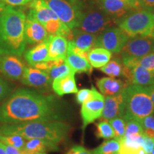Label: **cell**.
<instances>
[{
	"label": "cell",
	"instance_id": "6da1fadb",
	"mask_svg": "<svg viewBox=\"0 0 154 154\" xmlns=\"http://www.w3.org/2000/svg\"><path fill=\"white\" fill-rule=\"evenodd\" d=\"M63 117L61 105L54 96L26 88L15 91L0 106V124L61 121Z\"/></svg>",
	"mask_w": 154,
	"mask_h": 154
},
{
	"label": "cell",
	"instance_id": "7a4b0ae2",
	"mask_svg": "<svg viewBox=\"0 0 154 154\" xmlns=\"http://www.w3.org/2000/svg\"><path fill=\"white\" fill-rule=\"evenodd\" d=\"M26 16L22 11L7 6L0 13V53L22 56L26 47Z\"/></svg>",
	"mask_w": 154,
	"mask_h": 154
},
{
	"label": "cell",
	"instance_id": "3957f363",
	"mask_svg": "<svg viewBox=\"0 0 154 154\" xmlns=\"http://www.w3.org/2000/svg\"><path fill=\"white\" fill-rule=\"evenodd\" d=\"M70 126L61 121H37L19 124H0V133L16 134L26 139L39 138L59 143L68 136Z\"/></svg>",
	"mask_w": 154,
	"mask_h": 154
},
{
	"label": "cell",
	"instance_id": "277c9868",
	"mask_svg": "<svg viewBox=\"0 0 154 154\" xmlns=\"http://www.w3.org/2000/svg\"><path fill=\"white\" fill-rule=\"evenodd\" d=\"M125 112L123 118L140 122L154 113V106L147 88L128 84L125 88Z\"/></svg>",
	"mask_w": 154,
	"mask_h": 154
},
{
	"label": "cell",
	"instance_id": "5b68a950",
	"mask_svg": "<svg viewBox=\"0 0 154 154\" xmlns=\"http://www.w3.org/2000/svg\"><path fill=\"white\" fill-rule=\"evenodd\" d=\"M117 24L129 38L146 36L154 38V16L150 9H136L119 19Z\"/></svg>",
	"mask_w": 154,
	"mask_h": 154
},
{
	"label": "cell",
	"instance_id": "8992f818",
	"mask_svg": "<svg viewBox=\"0 0 154 154\" xmlns=\"http://www.w3.org/2000/svg\"><path fill=\"white\" fill-rule=\"evenodd\" d=\"M61 22L71 29L76 28L84 5L82 0H44Z\"/></svg>",
	"mask_w": 154,
	"mask_h": 154
},
{
	"label": "cell",
	"instance_id": "52a82bcc",
	"mask_svg": "<svg viewBox=\"0 0 154 154\" xmlns=\"http://www.w3.org/2000/svg\"><path fill=\"white\" fill-rule=\"evenodd\" d=\"M116 21L110 15L105 12L101 7H91L87 9L84 8L79 22L76 28L98 35L106 29L112 26Z\"/></svg>",
	"mask_w": 154,
	"mask_h": 154
},
{
	"label": "cell",
	"instance_id": "ba28073f",
	"mask_svg": "<svg viewBox=\"0 0 154 154\" xmlns=\"http://www.w3.org/2000/svg\"><path fill=\"white\" fill-rule=\"evenodd\" d=\"M154 52V38L146 36L130 38L120 51L122 62L136 60Z\"/></svg>",
	"mask_w": 154,
	"mask_h": 154
},
{
	"label": "cell",
	"instance_id": "9c48e42d",
	"mask_svg": "<svg viewBox=\"0 0 154 154\" xmlns=\"http://www.w3.org/2000/svg\"><path fill=\"white\" fill-rule=\"evenodd\" d=\"M129 38L119 27L110 26L98 34L95 47L104 48L111 53H120Z\"/></svg>",
	"mask_w": 154,
	"mask_h": 154
},
{
	"label": "cell",
	"instance_id": "30bf717a",
	"mask_svg": "<svg viewBox=\"0 0 154 154\" xmlns=\"http://www.w3.org/2000/svg\"><path fill=\"white\" fill-rule=\"evenodd\" d=\"M104 104V96L96 90L94 96L91 99L82 104L81 108V116L83 121L82 130H84L88 125L92 124L97 119H99L102 114Z\"/></svg>",
	"mask_w": 154,
	"mask_h": 154
},
{
	"label": "cell",
	"instance_id": "8fae6325",
	"mask_svg": "<svg viewBox=\"0 0 154 154\" xmlns=\"http://www.w3.org/2000/svg\"><path fill=\"white\" fill-rule=\"evenodd\" d=\"M125 89L120 94L104 97V104L101 120L109 121L116 117L124 116L125 112Z\"/></svg>",
	"mask_w": 154,
	"mask_h": 154
},
{
	"label": "cell",
	"instance_id": "7c38bea8",
	"mask_svg": "<svg viewBox=\"0 0 154 154\" xmlns=\"http://www.w3.org/2000/svg\"><path fill=\"white\" fill-rule=\"evenodd\" d=\"M124 77L126 79L128 84H136L145 88L154 85V73L140 65L131 68L124 65Z\"/></svg>",
	"mask_w": 154,
	"mask_h": 154
},
{
	"label": "cell",
	"instance_id": "4fadbf2b",
	"mask_svg": "<svg viewBox=\"0 0 154 154\" xmlns=\"http://www.w3.org/2000/svg\"><path fill=\"white\" fill-rule=\"evenodd\" d=\"M49 34L36 19L27 15L24 26V36L26 43L39 44L47 39Z\"/></svg>",
	"mask_w": 154,
	"mask_h": 154
},
{
	"label": "cell",
	"instance_id": "5bb4252c",
	"mask_svg": "<svg viewBox=\"0 0 154 154\" xmlns=\"http://www.w3.org/2000/svg\"><path fill=\"white\" fill-rule=\"evenodd\" d=\"M21 79L24 85L35 88H47L52 82L47 72L35 67H26Z\"/></svg>",
	"mask_w": 154,
	"mask_h": 154
},
{
	"label": "cell",
	"instance_id": "9a60e30c",
	"mask_svg": "<svg viewBox=\"0 0 154 154\" xmlns=\"http://www.w3.org/2000/svg\"><path fill=\"white\" fill-rule=\"evenodd\" d=\"M25 68L24 63L15 55L6 54L0 59V71L9 79L22 78Z\"/></svg>",
	"mask_w": 154,
	"mask_h": 154
},
{
	"label": "cell",
	"instance_id": "2e32d148",
	"mask_svg": "<svg viewBox=\"0 0 154 154\" xmlns=\"http://www.w3.org/2000/svg\"><path fill=\"white\" fill-rule=\"evenodd\" d=\"M29 4L31 9L28 15L36 19L43 26L54 19H59L44 0H33Z\"/></svg>",
	"mask_w": 154,
	"mask_h": 154
},
{
	"label": "cell",
	"instance_id": "e0dca14e",
	"mask_svg": "<svg viewBox=\"0 0 154 154\" xmlns=\"http://www.w3.org/2000/svg\"><path fill=\"white\" fill-rule=\"evenodd\" d=\"M72 32V39L68 42V44L71 47L87 52L95 47L97 35L84 32L78 28L73 29Z\"/></svg>",
	"mask_w": 154,
	"mask_h": 154
},
{
	"label": "cell",
	"instance_id": "ac0fdd59",
	"mask_svg": "<svg viewBox=\"0 0 154 154\" xmlns=\"http://www.w3.org/2000/svg\"><path fill=\"white\" fill-rule=\"evenodd\" d=\"M48 41V60L65 59L68 50V40L60 35H49Z\"/></svg>",
	"mask_w": 154,
	"mask_h": 154
},
{
	"label": "cell",
	"instance_id": "d6986e66",
	"mask_svg": "<svg viewBox=\"0 0 154 154\" xmlns=\"http://www.w3.org/2000/svg\"><path fill=\"white\" fill-rule=\"evenodd\" d=\"M96 86L103 96H114L120 94L126 88L128 84L120 79L111 77H102L96 79Z\"/></svg>",
	"mask_w": 154,
	"mask_h": 154
},
{
	"label": "cell",
	"instance_id": "ffe728a7",
	"mask_svg": "<svg viewBox=\"0 0 154 154\" xmlns=\"http://www.w3.org/2000/svg\"><path fill=\"white\" fill-rule=\"evenodd\" d=\"M74 75L75 72L53 80L51 85L54 91L58 96H60L66 94H76L78 88H77Z\"/></svg>",
	"mask_w": 154,
	"mask_h": 154
},
{
	"label": "cell",
	"instance_id": "44dd1931",
	"mask_svg": "<svg viewBox=\"0 0 154 154\" xmlns=\"http://www.w3.org/2000/svg\"><path fill=\"white\" fill-rule=\"evenodd\" d=\"M49 37V36H48ZM48 53H49V41L47 40L38 44L24 54L26 61L30 66H34L37 63L48 60Z\"/></svg>",
	"mask_w": 154,
	"mask_h": 154
},
{
	"label": "cell",
	"instance_id": "7402d4cb",
	"mask_svg": "<svg viewBox=\"0 0 154 154\" xmlns=\"http://www.w3.org/2000/svg\"><path fill=\"white\" fill-rule=\"evenodd\" d=\"M100 7L105 12L115 19H121L126 16L130 10V7L121 0H102L100 1Z\"/></svg>",
	"mask_w": 154,
	"mask_h": 154
},
{
	"label": "cell",
	"instance_id": "603a6c76",
	"mask_svg": "<svg viewBox=\"0 0 154 154\" xmlns=\"http://www.w3.org/2000/svg\"><path fill=\"white\" fill-rule=\"evenodd\" d=\"M65 61L74 71L75 73H86L87 74H91L92 66L88 62V59L81 57L71 50H67Z\"/></svg>",
	"mask_w": 154,
	"mask_h": 154
},
{
	"label": "cell",
	"instance_id": "cb8c5ba5",
	"mask_svg": "<svg viewBox=\"0 0 154 154\" xmlns=\"http://www.w3.org/2000/svg\"><path fill=\"white\" fill-rule=\"evenodd\" d=\"M23 150L35 153L59 151L58 143L39 138H29L26 140Z\"/></svg>",
	"mask_w": 154,
	"mask_h": 154
},
{
	"label": "cell",
	"instance_id": "d4e9b609",
	"mask_svg": "<svg viewBox=\"0 0 154 154\" xmlns=\"http://www.w3.org/2000/svg\"><path fill=\"white\" fill-rule=\"evenodd\" d=\"M112 53L101 47L93 48L88 51L87 59L92 67L101 68L111 60Z\"/></svg>",
	"mask_w": 154,
	"mask_h": 154
},
{
	"label": "cell",
	"instance_id": "484cf974",
	"mask_svg": "<svg viewBox=\"0 0 154 154\" xmlns=\"http://www.w3.org/2000/svg\"><path fill=\"white\" fill-rule=\"evenodd\" d=\"M100 70L111 78L124 77V64L117 59H112L100 68Z\"/></svg>",
	"mask_w": 154,
	"mask_h": 154
},
{
	"label": "cell",
	"instance_id": "4316f807",
	"mask_svg": "<svg viewBox=\"0 0 154 154\" xmlns=\"http://www.w3.org/2000/svg\"><path fill=\"white\" fill-rule=\"evenodd\" d=\"M120 143L116 139H108L94 149L93 154H119Z\"/></svg>",
	"mask_w": 154,
	"mask_h": 154
},
{
	"label": "cell",
	"instance_id": "83f0119b",
	"mask_svg": "<svg viewBox=\"0 0 154 154\" xmlns=\"http://www.w3.org/2000/svg\"><path fill=\"white\" fill-rule=\"evenodd\" d=\"M123 64L128 68H131L136 65H140V66L148 69L150 72L154 73V52L149 54L136 59V60L126 61V62L123 63Z\"/></svg>",
	"mask_w": 154,
	"mask_h": 154
},
{
	"label": "cell",
	"instance_id": "f1b7e54d",
	"mask_svg": "<svg viewBox=\"0 0 154 154\" xmlns=\"http://www.w3.org/2000/svg\"><path fill=\"white\" fill-rule=\"evenodd\" d=\"M46 72L49 75L51 80H54L55 79L59 78V77L66 76L69 74L75 72L73 69L69 66L66 63L65 60L61 61V63H58L57 65L53 66L52 68L48 69Z\"/></svg>",
	"mask_w": 154,
	"mask_h": 154
},
{
	"label": "cell",
	"instance_id": "f546056e",
	"mask_svg": "<svg viewBox=\"0 0 154 154\" xmlns=\"http://www.w3.org/2000/svg\"><path fill=\"white\" fill-rule=\"evenodd\" d=\"M95 135L98 138L102 139H111L114 138V132L109 124V121L101 120L96 124Z\"/></svg>",
	"mask_w": 154,
	"mask_h": 154
},
{
	"label": "cell",
	"instance_id": "4dcf8cb0",
	"mask_svg": "<svg viewBox=\"0 0 154 154\" xmlns=\"http://www.w3.org/2000/svg\"><path fill=\"white\" fill-rule=\"evenodd\" d=\"M26 140V138L19 135H7L0 133V142L13 146L21 151L24 149Z\"/></svg>",
	"mask_w": 154,
	"mask_h": 154
},
{
	"label": "cell",
	"instance_id": "1f68e13d",
	"mask_svg": "<svg viewBox=\"0 0 154 154\" xmlns=\"http://www.w3.org/2000/svg\"><path fill=\"white\" fill-rule=\"evenodd\" d=\"M114 132V139L119 140L124 138L126 128V121L122 117H116L109 121Z\"/></svg>",
	"mask_w": 154,
	"mask_h": 154
},
{
	"label": "cell",
	"instance_id": "d6a6232c",
	"mask_svg": "<svg viewBox=\"0 0 154 154\" xmlns=\"http://www.w3.org/2000/svg\"><path fill=\"white\" fill-rule=\"evenodd\" d=\"M125 121H126V128H125V134L124 137L131 136V135L143 134V128H142L141 124L139 121L132 120V119Z\"/></svg>",
	"mask_w": 154,
	"mask_h": 154
},
{
	"label": "cell",
	"instance_id": "836d02e7",
	"mask_svg": "<svg viewBox=\"0 0 154 154\" xmlns=\"http://www.w3.org/2000/svg\"><path fill=\"white\" fill-rule=\"evenodd\" d=\"M144 136L154 139V116H148L140 121Z\"/></svg>",
	"mask_w": 154,
	"mask_h": 154
},
{
	"label": "cell",
	"instance_id": "e575fe53",
	"mask_svg": "<svg viewBox=\"0 0 154 154\" xmlns=\"http://www.w3.org/2000/svg\"><path fill=\"white\" fill-rule=\"evenodd\" d=\"M96 88L94 86H91V89H88V88H82L77 91L76 100V102L79 104H82L84 102L87 101L88 99H91L92 96H94V93Z\"/></svg>",
	"mask_w": 154,
	"mask_h": 154
},
{
	"label": "cell",
	"instance_id": "d590c367",
	"mask_svg": "<svg viewBox=\"0 0 154 154\" xmlns=\"http://www.w3.org/2000/svg\"><path fill=\"white\" fill-rule=\"evenodd\" d=\"M11 90L10 86L5 80L0 78V102L9 95Z\"/></svg>",
	"mask_w": 154,
	"mask_h": 154
},
{
	"label": "cell",
	"instance_id": "8d00e7d4",
	"mask_svg": "<svg viewBox=\"0 0 154 154\" xmlns=\"http://www.w3.org/2000/svg\"><path fill=\"white\" fill-rule=\"evenodd\" d=\"M142 148L145 151L146 154H150L151 151L154 149V139L153 138L147 137V136H144L143 145Z\"/></svg>",
	"mask_w": 154,
	"mask_h": 154
},
{
	"label": "cell",
	"instance_id": "74e56055",
	"mask_svg": "<svg viewBox=\"0 0 154 154\" xmlns=\"http://www.w3.org/2000/svg\"><path fill=\"white\" fill-rule=\"evenodd\" d=\"M66 154H93V152L82 146H74L69 149Z\"/></svg>",
	"mask_w": 154,
	"mask_h": 154
},
{
	"label": "cell",
	"instance_id": "f35d334b",
	"mask_svg": "<svg viewBox=\"0 0 154 154\" xmlns=\"http://www.w3.org/2000/svg\"><path fill=\"white\" fill-rule=\"evenodd\" d=\"M7 6L17 7V6H24L28 5L33 0H2Z\"/></svg>",
	"mask_w": 154,
	"mask_h": 154
},
{
	"label": "cell",
	"instance_id": "ab89813d",
	"mask_svg": "<svg viewBox=\"0 0 154 154\" xmlns=\"http://www.w3.org/2000/svg\"><path fill=\"white\" fill-rule=\"evenodd\" d=\"M140 7L152 10L154 8V0H139Z\"/></svg>",
	"mask_w": 154,
	"mask_h": 154
},
{
	"label": "cell",
	"instance_id": "60d3db41",
	"mask_svg": "<svg viewBox=\"0 0 154 154\" xmlns=\"http://www.w3.org/2000/svg\"><path fill=\"white\" fill-rule=\"evenodd\" d=\"M2 143V142H1ZM2 146L5 148L6 152H7V154H22L21 153V150H19L18 149H16V148L13 147V146L7 145V144L2 143Z\"/></svg>",
	"mask_w": 154,
	"mask_h": 154
},
{
	"label": "cell",
	"instance_id": "b9f144b4",
	"mask_svg": "<svg viewBox=\"0 0 154 154\" xmlns=\"http://www.w3.org/2000/svg\"><path fill=\"white\" fill-rule=\"evenodd\" d=\"M148 92H149L150 96H151V101L153 102V104L154 106V85L150 86V87L147 88Z\"/></svg>",
	"mask_w": 154,
	"mask_h": 154
},
{
	"label": "cell",
	"instance_id": "7bdbcfd3",
	"mask_svg": "<svg viewBox=\"0 0 154 154\" xmlns=\"http://www.w3.org/2000/svg\"><path fill=\"white\" fill-rule=\"evenodd\" d=\"M21 153L22 154H47L46 152H41V153H35V152H31L25 151V150H22L21 151Z\"/></svg>",
	"mask_w": 154,
	"mask_h": 154
},
{
	"label": "cell",
	"instance_id": "ee69618b",
	"mask_svg": "<svg viewBox=\"0 0 154 154\" xmlns=\"http://www.w3.org/2000/svg\"><path fill=\"white\" fill-rule=\"evenodd\" d=\"M6 7H7L6 4L2 0H0V13L5 9Z\"/></svg>",
	"mask_w": 154,
	"mask_h": 154
},
{
	"label": "cell",
	"instance_id": "f6af8a7d",
	"mask_svg": "<svg viewBox=\"0 0 154 154\" xmlns=\"http://www.w3.org/2000/svg\"><path fill=\"white\" fill-rule=\"evenodd\" d=\"M0 154H7L1 142H0Z\"/></svg>",
	"mask_w": 154,
	"mask_h": 154
},
{
	"label": "cell",
	"instance_id": "bcb514c9",
	"mask_svg": "<svg viewBox=\"0 0 154 154\" xmlns=\"http://www.w3.org/2000/svg\"><path fill=\"white\" fill-rule=\"evenodd\" d=\"M150 154H154V149H153V151H151V153H150Z\"/></svg>",
	"mask_w": 154,
	"mask_h": 154
},
{
	"label": "cell",
	"instance_id": "7dc6e473",
	"mask_svg": "<svg viewBox=\"0 0 154 154\" xmlns=\"http://www.w3.org/2000/svg\"><path fill=\"white\" fill-rule=\"evenodd\" d=\"M152 12H153V16H154V8L153 9H152Z\"/></svg>",
	"mask_w": 154,
	"mask_h": 154
},
{
	"label": "cell",
	"instance_id": "c3c4849f",
	"mask_svg": "<svg viewBox=\"0 0 154 154\" xmlns=\"http://www.w3.org/2000/svg\"><path fill=\"white\" fill-rule=\"evenodd\" d=\"M98 1H99V2H100V1H102V0H98Z\"/></svg>",
	"mask_w": 154,
	"mask_h": 154
}]
</instances>
